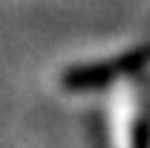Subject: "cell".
<instances>
[{"instance_id": "1", "label": "cell", "mask_w": 150, "mask_h": 148, "mask_svg": "<svg viewBox=\"0 0 150 148\" xmlns=\"http://www.w3.org/2000/svg\"><path fill=\"white\" fill-rule=\"evenodd\" d=\"M150 61V47L133 50L127 55L115 58V61H101V64H87V67H75L64 75V87L69 90H90V87H101L118 75H130L136 70H142Z\"/></svg>"}]
</instances>
